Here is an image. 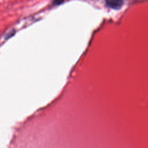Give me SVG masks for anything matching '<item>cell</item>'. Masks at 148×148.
<instances>
[{"label":"cell","instance_id":"obj_1","mask_svg":"<svg viewBox=\"0 0 148 148\" xmlns=\"http://www.w3.org/2000/svg\"><path fill=\"white\" fill-rule=\"evenodd\" d=\"M107 6L113 9H119L124 4L123 0H106Z\"/></svg>","mask_w":148,"mask_h":148},{"label":"cell","instance_id":"obj_2","mask_svg":"<svg viewBox=\"0 0 148 148\" xmlns=\"http://www.w3.org/2000/svg\"><path fill=\"white\" fill-rule=\"evenodd\" d=\"M65 0H53V3L54 5H59L64 2Z\"/></svg>","mask_w":148,"mask_h":148}]
</instances>
